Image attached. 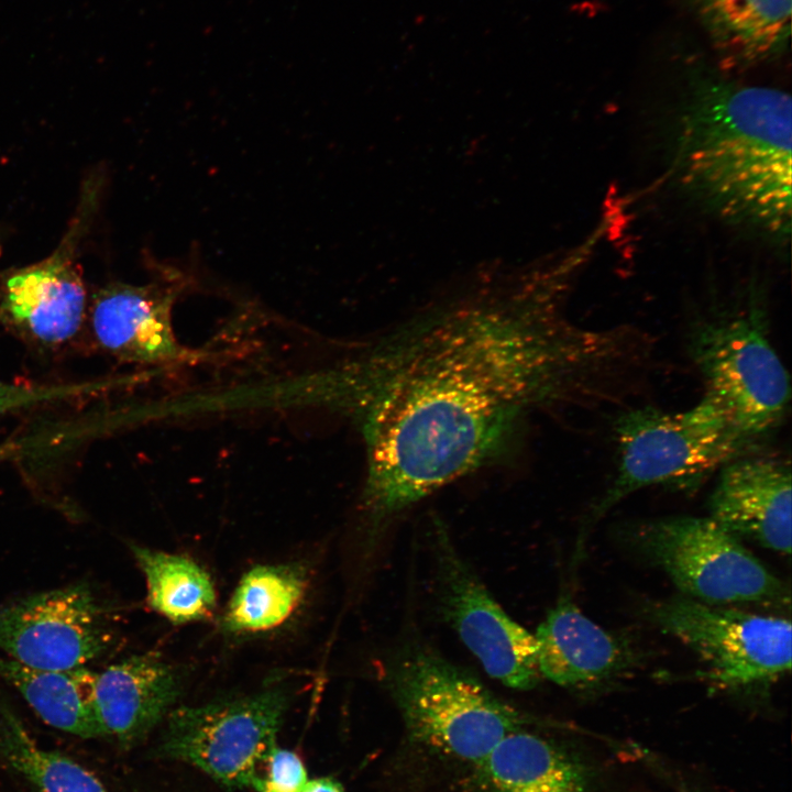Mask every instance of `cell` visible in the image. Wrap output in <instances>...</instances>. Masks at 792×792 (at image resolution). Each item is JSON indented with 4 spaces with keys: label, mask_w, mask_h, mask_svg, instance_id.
I'll list each match as a JSON object with an SVG mask.
<instances>
[{
    "label": "cell",
    "mask_w": 792,
    "mask_h": 792,
    "mask_svg": "<svg viewBox=\"0 0 792 792\" xmlns=\"http://www.w3.org/2000/svg\"><path fill=\"white\" fill-rule=\"evenodd\" d=\"M574 257L514 288L427 310L371 340L336 387L358 424L367 548L419 501L508 458L537 414L619 396L649 361L630 326L574 323Z\"/></svg>",
    "instance_id": "cell-1"
},
{
    "label": "cell",
    "mask_w": 792,
    "mask_h": 792,
    "mask_svg": "<svg viewBox=\"0 0 792 792\" xmlns=\"http://www.w3.org/2000/svg\"><path fill=\"white\" fill-rule=\"evenodd\" d=\"M674 169L722 220L782 238L791 220V98L713 73L691 78Z\"/></svg>",
    "instance_id": "cell-2"
},
{
    "label": "cell",
    "mask_w": 792,
    "mask_h": 792,
    "mask_svg": "<svg viewBox=\"0 0 792 792\" xmlns=\"http://www.w3.org/2000/svg\"><path fill=\"white\" fill-rule=\"evenodd\" d=\"M617 469L594 504L585 535L617 504L657 484L696 487L726 463L751 454L738 430L710 395L683 411L645 406L625 410L614 425Z\"/></svg>",
    "instance_id": "cell-3"
},
{
    "label": "cell",
    "mask_w": 792,
    "mask_h": 792,
    "mask_svg": "<svg viewBox=\"0 0 792 792\" xmlns=\"http://www.w3.org/2000/svg\"><path fill=\"white\" fill-rule=\"evenodd\" d=\"M688 352L705 394L725 410L751 453L784 421L790 377L771 344L765 307L750 296L698 317L688 332Z\"/></svg>",
    "instance_id": "cell-4"
},
{
    "label": "cell",
    "mask_w": 792,
    "mask_h": 792,
    "mask_svg": "<svg viewBox=\"0 0 792 792\" xmlns=\"http://www.w3.org/2000/svg\"><path fill=\"white\" fill-rule=\"evenodd\" d=\"M383 678L411 739L461 761L476 765L527 724L474 674L422 645L398 651Z\"/></svg>",
    "instance_id": "cell-5"
},
{
    "label": "cell",
    "mask_w": 792,
    "mask_h": 792,
    "mask_svg": "<svg viewBox=\"0 0 792 792\" xmlns=\"http://www.w3.org/2000/svg\"><path fill=\"white\" fill-rule=\"evenodd\" d=\"M635 550L684 596L714 605L789 606V587L710 517L670 516L636 526Z\"/></svg>",
    "instance_id": "cell-6"
},
{
    "label": "cell",
    "mask_w": 792,
    "mask_h": 792,
    "mask_svg": "<svg viewBox=\"0 0 792 792\" xmlns=\"http://www.w3.org/2000/svg\"><path fill=\"white\" fill-rule=\"evenodd\" d=\"M647 616L700 659L701 678L739 695L766 692L791 669V623L680 595L651 604Z\"/></svg>",
    "instance_id": "cell-7"
},
{
    "label": "cell",
    "mask_w": 792,
    "mask_h": 792,
    "mask_svg": "<svg viewBox=\"0 0 792 792\" xmlns=\"http://www.w3.org/2000/svg\"><path fill=\"white\" fill-rule=\"evenodd\" d=\"M288 705L280 688L199 706L168 716L164 749L230 788H252Z\"/></svg>",
    "instance_id": "cell-8"
},
{
    "label": "cell",
    "mask_w": 792,
    "mask_h": 792,
    "mask_svg": "<svg viewBox=\"0 0 792 792\" xmlns=\"http://www.w3.org/2000/svg\"><path fill=\"white\" fill-rule=\"evenodd\" d=\"M431 546L436 597L443 618L490 676L517 690L535 688L542 678L535 635L495 601L441 522L433 526Z\"/></svg>",
    "instance_id": "cell-9"
},
{
    "label": "cell",
    "mask_w": 792,
    "mask_h": 792,
    "mask_svg": "<svg viewBox=\"0 0 792 792\" xmlns=\"http://www.w3.org/2000/svg\"><path fill=\"white\" fill-rule=\"evenodd\" d=\"M114 642L108 607L87 582L20 597L0 606V651L28 667L73 670Z\"/></svg>",
    "instance_id": "cell-10"
},
{
    "label": "cell",
    "mask_w": 792,
    "mask_h": 792,
    "mask_svg": "<svg viewBox=\"0 0 792 792\" xmlns=\"http://www.w3.org/2000/svg\"><path fill=\"white\" fill-rule=\"evenodd\" d=\"M80 206L61 244L46 258L11 272L0 287V319L28 341L57 346L84 326L87 295L76 250L90 209Z\"/></svg>",
    "instance_id": "cell-11"
},
{
    "label": "cell",
    "mask_w": 792,
    "mask_h": 792,
    "mask_svg": "<svg viewBox=\"0 0 792 792\" xmlns=\"http://www.w3.org/2000/svg\"><path fill=\"white\" fill-rule=\"evenodd\" d=\"M184 273L167 267L142 286L112 283L99 289L89 310L97 345L129 362L169 364L193 361L196 353L177 340L172 310L186 287Z\"/></svg>",
    "instance_id": "cell-12"
},
{
    "label": "cell",
    "mask_w": 792,
    "mask_h": 792,
    "mask_svg": "<svg viewBox=\"0 0 792 792\" xmlns=\"http://www.w3.org/2000/svg\"><path fill=\"white\" fill-rule=\"evenodd\" d=\"M708 517L738 538L791 553V468L777 457H739L719 469Z\"/></svg>",
    "instance_id": "cell-13"
},
{
    "label": "cell",
    "mask_w": 792,
    "mask_h": 792,
    "mask_svg": "<svg viewBox=\"0 0 792 792\" xmlns=\"http://www.w3.org/2000/svg\"><path fill=\"white\" fill-rule=\"evenodd\" d=\"M534 635L541 676L574 692L606 690L638 663L631 642L602 628L566 597L558 601Z\"/></svg>",
    "instance_id": "cell-14"
},
{
    "label": "cell",
    "mask_w": 792,
    "mask_h": 792,
    "mask_svg": "<svg viewBox=\"0 0 792 792\" xmlns=\"http://www.w3.org/2000/svg\"><path fill=\"white\" fill-rule=\"evenodd\" d=\"M182 690L178 671L160 654H133L94 672L91 703L101 736L129 746L167 714Z\"/></svg>",
    "instance_id": "cell-15"
},
{
    "label": "cell",
    "mask_w": 792,
    "mask_h": 792,
    "mask_svg": "<svg viewBox=\"0 0 792 792\" xmlns=\"http://www.w3.org/2000/svg\"><path fill=\"white\" fill-rule=\"evenodd\" d=\"M683 1L727 66L770 61L788 46L791 0Z\"/></svg>",
    "instance_id": "cell-16"
},
{
    "label": "cell",
    "mask_w": 792,
    "mask_h": 792,
    "mask_svg": "<svg viewBox=\"0 0 792 792\" xmlns=\"http://www.w3.org/2000/svg\"><path fill=\"white\" fill-rule=\"evenodd\" d=\"M474 766L481 792H591L590 772L576 757L524 728Z\"/></svg>",
    "instance_id": "cell-17"
},
{
    "label": "cell",
    "mask_w": 792,
    "mask_h": 792,
    "mask_svg": "<svg viewBox=\"0 0 792 792\" xmlns=\"http://www.w3.org/2000/svg\"><path fill=\"white\" fill-rule=\"evenodd\" d=\"M94 672L35 669L0 654V679L14 688L47 725L81 737H100L91 703Z\"/></svg>",
    "instance_id": "cell-18"
},
{
    "label": "cell",
    "mask_w": 792,
    "mask_h": 792,
    "mask_svg": "<svg viewBox=\"0 0 792 792\" xmlns=\"http://www.w3.org/2000/svg\"><path fill=\"white\" fill-rule=\"evenodd\" d=\"M144 574L147 603L174 624L204 620L216 608V591L209 574L191 559L130 544Z\"/></svg>",
    "instance_id": "cell-19"
},
{
    "label": "cell",
    "mask_w": 792,
    "mask_h": 792,
    "mask_svg": "<svg viewBox=\"0 0 792 792\" xmlns=\"http://www.w3.org/2000/svg\"><path fill=\"white\" fill-rule=\"evenodd\" d=\"M307 587L299 564H264L240 580L222 618V628L234 635L256 634L285 623L298 607Z\"/></svg>",
    "instance_id": "cell-20"
},
{
    "label": "cell",
    "mask_w": 792,
    "mask_h": 792,
    "mask_svg": "<svg viewBox=\"0 0 792 792\" xmlns=\"http://www.w3.org/2000/svg\"><path fill=\"white\" fill-rule=\"evenodd\" d=\"M0 755L38 792H108L102 782L81 765L40 746L19 715L2 698Z\"/></svg>",
    "instance_id": "cell-21"
},
{
    "label": "cell",
    "mask_w": 792,
    "mask_h": 792,
    "mask_svg": "<svg viewBox=\"0 0 792 792\" xmlns=\"http://www.w3.org/2000/svg\"><path fill=\"white\" fill-rule=\"evenodd\" d=\"M308 781L300 757L276 746L265 760L252 789L256 792H302Z\"/></svg>",
    "instance_id": "cell-22"
},
{
    "label": "cell",
    "mask_w": 792,
    "mask_h": 792,
    "mask_svg": "<svg viewBox=\"0 0 792 792\" xmlns=\"http://www.w3.org/2000/svg\"><path fill=\"white\" fill-rule=\"evenodd\" d=\"M103 387L102 383H84L59 386H24L0 380V415L28 408L72 395L85 394Z\"/></svg>",
    "instance_id": "cell-23"
},
{
    "label": "cell",
    "mask_w": 792,
    "mask_h": 792,
    "mask_svg": "<svg viewBox=\"0 0 792 792\" xmlns=\"http://www.w3.org/2000/svg\"><path fill=\"white\" fill-rule=\"evenodd\" d=\"M302 792H344L340 782L330 777L308 780Z\"/></svg>",
    "instance_id": "cell-24"
},
{
    "label": "cell",
    "mask_w": 792,
    "mask_h": 792,
    "mask_svg": "<svg viewBox=\"0 0 792 792\" xmlns=\"http://www.w3.org/2000/svg\"><path fill=\"white\" fill-rule=\"evenodd\" d=\"M685 792H693V791L686 790Z\"/></svg>",
    "instance_id": "cell-25"
}]
</instances>
